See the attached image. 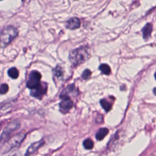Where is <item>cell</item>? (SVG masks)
<instances>
[{
	"label": "cell",
	"instance_id": "cell-1",
	"mask_svg": "<svg viewBox=\"0 0 156 156\" xmlns=\"http://www.w3.org/2000/svg\"><path fill=\"white\" fill-rule=\"evenodd\" d=\"M17 28L11 26H7L3 29L0 33V48H4L9 45L18 36Z\"/></svg>",
	"mask_w": 156,
	"mask_h": 156
},
{
	"label": "cell",
	"instance_id": "cell-2",
	"mask_svg": "<svg viewBox=\"0 0 156 156\" xmlns=\"http://www.w3.org/2000/svg\"><path fill=\"white\" fill-rule=\"evenodd\" d=\"M90 57L88 49L86 46H82L73 50L69 54V59L73 65L78 66L87 61Z\"/></svg>",
	"mask_w": 156,
	"mask_h": 156
},
{
	"label": "cell",
	"instance_id": "cell-3",
	"mask_svg": "<svg viewBox=\"0 0 156 156\" xmlns=\"http://www.w3.org/2000/svg\"><path fill=\"white\" fill-rule=\"evenodd\" d=\"M26 136V133L25 132H22L12 137L9 140L6 141L2 146L0 147V153L2 154L7 153L14 147L20 146Z\"/></svg>",
	"mask_w": 156,
	"mask_h": 156
},
{
	"label": "cell",
	"instance_id": "cell-4",
	"mask_svg": "<svg viewBox=\"0 0 156 156\" xmlns=\"http://www.w3.org/2000/svg\"><path fill=\"white\" fill-rule=\"evenodd\" d=\"M20 127V122L15 120L12 121L8 124L5 128L4 129L3 131L1 134V136L0 137V141L3 142L6 141L7 139L9 137L10 135L14 132L15 130H17Z\"/></svg>",
	"mask_w": 156,
	"mask_h": 156
},
{
	"label": "cell",
	"instance_id": "cell-5",
	"mask_svg": "<svg viewBox=\"0 0 156 156\" xmlns=\"http://www.w3.org/2000/svg\"><path fill=\"white\" fill-rule=\"evenodd\" d=\"M41 74L37 70L31 71L29 74L26 86L31 90L34 89L41 84Z\"/></svg>",
	"mask_w": 156,
	"mask_h": 156
},
{
	"label": "cell",
	"instance_id": "cell-6",
	"mask_svg": "<svg viewBox=\"0 0 156 156\" xmlns=\"http://www.w3.org/2000/svg\"><path fill=\"white\" fill-rule=\"evenodd\" d=\"M48 90V85L46 82H41L40 85L34 89L31 90L30 95L32 97L39 99H41L46 94Z\"/></svg>",
	"mask_w": 156,
	"mask_h": 156
},
{
	"label": "cell",
	"instance_id": "cell-7",
	"mask_svg": "<svg viewBox=\"0 0 156 156\" xmlns=\"http://www.w3.org/2000/svg\"><path fill=\"white\" fill-rule=\"evenodd\" d=\"M62 101L59 104L60 111L63 113H66L68 112L70 109L73 106V101L71 100L69 96L65 97L62 98Z\"/></svg>",
	"mask_w": 156,
	"mask_h": 156
},
{
	"label": "cell",
	"instance_id": "cell-8",
	"mask_svg": "<svg viewBox=\"0 0 156 156\" xmlns=\"http://www.w3.org/2000/svg\"><path fill=\"white\" fill-rule=\"evenodd\" d=\"M44 143L45 142L43 141V140H41L39 142L33 143L32 144L28 147L24 156H29L32 155L34 153H35V152L39 149L40 147L43 146L44 145Z\"/></svg>",
	"mask_w": 156,
	"mask_h": 156
},
{
	"label": "cell",
	"instance_id": "cell-9",
	"mask_svg": "<svg viewBox=\"0 0 156 156\" xmlns=\"http://www.w3.org/2000/svg\"><path fill=\"white\" fill-rule=\"evenodd\" d=\"M81 25L80 21L78 18H71L67 21L66 23V28L70 29H75L79 28Z\"/></svg>",
	"mask_w": 156,
	"mask_h": 156
},
{
	"label": "cell",
	"instance_id": "cell-10",
	"mask_svg": "<svg viewBox=\"0 0 156 156\" xmlns=\"http://www.w3.org/2000/svg\"><path fill=\"white\" fill-rule=\"evenodd\" d=\"M152 31H153V26H152V24L150 23H147L142 30L143 38L146 40L148 39L151 36Z\"/></svg>",
	"mask_w": 156,
	"mask_h": 156
},
{
	"label": "cell",
	"instance_id": "cell-11",
	"mask_svg": "<svg viewBox=\"0 0 156 156\" xmlns=\"http://www.w3.org/2000/svg\"><path fill=\"white\" fill-rule=\"evenodd\" d=\"M109 133V130L107 128H101L96 134V138L98 140H102Z\"/></svg>",
	"mask_w": 156,
	"mask_h": 156
},
{
	"label": "cell",
	"instance_id": "cell-12",
	"mask_svg": "<svg viewBox=\"0 0 156 156\" xmlns=\"http://www.w3.org/2000/svg\"><path fill=\"white\" fill-rule=\"evenodd\" d=\"M7 74L9 76L13 79H17L19 76V71L16 67H12L7 71Z\"/></svg>",
	"mask_w": 156,
	"mask_h": 156
},
{
	"label": "cell",
	"instance_id": "cell-13",
	"mask_svg": "<svg viewBox=\"0 0 156 156\" xmlns=\"http://www.w3.org/2000/svg\"><path fill=\"white\" fill-rule=\"evenodd\" d=\"M101 105L106 112H109L112 109V104L106 99H103L100 101Z\"/></svg>",
	"mask_w": 156,
	"mask_h": 156
},
{
	"label": "cell",
	"instance_id": "cell-14",
	"mask_svg": "<svg viewBox=\"0 0 156 156\" xmlns=\"http://www.w3.org/2000/svg\"><path fill=\"white\" fill-rule=\"evenodd\" d=\"M99 69L103 74H106V75H109L111 73V71L110 66L107 64H101L99 66Z\"/></svg>",
	"mask_w": 156,
	"mask_h": 156
},
{
	"label": "cell",
	"instance_id": "cell-15",
	"mask_svg": "<svg viewBox=\"0 0 156 156\" xmlns=\"http://www.w3.org/2000/svg\"><path fill=\"white\" fill-rule=\"evenodd\" d=\"M83 145L86 149H91L93 147L94 143L91 140V139L88 138V139H86V140H84L83 143Z\"/></svg>",
	"mask_w": 156,
	"mask_h": 156
},
{
	"label": "cell",
	"instance_id": "cell-16",
	"mask_svg": "<svg viewBox=\"0 0 156 156\" xmlns=\"http://www.w3.org/2000/svg\"><path fill=\"white\" fill-rule=\"evenodd\" d=\"M53 71L54 75L57 78L62 77L63 74H64V71H63L62 67L60 65H57L56 68L53 70Z\"/></svg>",
	"mask_w": 156,
	"mask_h": 156
},
{
	"label": "cell",
	"instance_id": "cell-17",
	"mask_svg": "<svg viewBox=\"0 0 156 156\" xmlns=\"http://www.w3.org/2000/svg\"><path fill=\"white\" fill-rule=\"evenodd\" d=\"M9 91V86L7 84H3L0 86V95L6 94Z\"/></svg>",
	"mask_w": 156,
	"mask_h": 156
},
{
	"label": "cell",
	"instance_id": "cell-18",
	"mask_svg": "<svg viewBox=\"0 0 156 156\" xmlns=\"http://www.w3.org/2000/svg\"><path fill=\"white\" fill-rule=\"evenodd\" d=\"M91 74V72L89 70H86L85 71H84L82 74V77L83 78V79H87L90 77V76Z\"/></svg>",
	"mask_w": 156,
	"mask_h": 156
},
{
	"label": "cell",
	"instance_id": "cell-19",
	"mask_svg": "<svg viewBox=\"0 0 156 156\" xmlns=\"http://www.w3.org/2000/svg\"><path fill=\"white\" fill-rule=\"evenodd\" d=\"M153 92H154V95H156V87L154 88V90H153Z\"/></svg>",
	"mask_w": 156,
	"mask_h": 156
},
{
	"label": "cell",
	"instance_id": "cell-20",
	"mask_svg": "<svg viewBox=\"0 0 156 156\" xmlns=\"http://www.w3.org/2000/svg\"><path fill=\"white\" fill-rule=\"evenodd\" d=\"M9 156H18V155L17 154H12V155H9Z\"/></svg>",
	"mask_w": 156,
	"mask_h": 156
},
{
	"label": "cell",
	"instance_id": "cell-21",
	"mask_svg": "<svg viewBox=\"0 0 156 156\" xmlns=\"http://www.w3.org/2000/svg\"><path fill=\"white\" fill-rule=\"evenodd\" d=\"M155 79H156V73L155 74Z\"/></svg>",
	"mask_w": 156,
	"mask_h": 156
}]
</instances>
